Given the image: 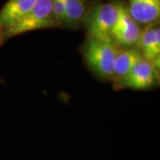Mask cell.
I'll use <instances>...</instances> for the list:
<instances>
[{"instance_id": "7", "label": "cell", "mask_w": 160, "mask_h": 160, "mask_svg": "<svg viewBox=\"0 0 160 160\" xmlns=\"http://www.w3.org/2000/svg\"><path fill=\"white\" fill-rule=\"evenodd\" d=\"M137 45L144 60L151 62L157 69L160 60V29L149 26L141 32Z\"/></svg>"}, {"instance_id": "5", "label": "cell", "mask_w": 160, "mask_h": 160, "mask_svg": "<svg viewBox=\"0 0 160 160\" xmlns=\"http://www.w3.org/2000/svg\"><path fill=\"white\" fill-rule=\"evenodd\" d=\"M157 80V69L151 62L142 59L119 84L135 90L149 89Z\"/></svg>"}, {"instance_id": "11", "label": "cell", "mask_w": 160, "mask_h": 160, "mask_svg": "<svg viewBox=\"0 0 160 160\" xmlns=\"http://www.w3.org/2000/svg\"><path fill=\"white\" fill-rule=\"evenodd\" d=\"M5 41H6V40L4 39V38H3V36H2V35L0 34V46H1V45H2V44H3V43L5 42Z\"/></svg>"}, {"instance_id": "9", "label": "cell", "mask_w": 160, "mask_h": 160, "mask_svg": "<svg viewBox=\"0 0 160 160\" xmlns=\"http://www.w3.org/2000/svg\"><path fill=\"white\" fill-rule=\"evenodd\" d=\"M142 56L137 49L126 48L123 50H118L115 58L113 65V74L112 78L119 84L123 79H125L127 75L137 64Z\"/></svg>"}, {"instance_id": "6", "label": "cell", "mask_w": 160, "mask_h": 160, "mask_svg": "<svg viewBox=\"0 0 160 160\" xmlns=\"http://www.w3.org/2000/svg\"><path fill=\"white\" fill-rule=\"evenodd\" d=\"M38 0H8L0 10V34L11 29L25 17Z\"/></svg>"}, {"instance_id": "1", "label": "cell", "mask_w": 160, "mask_h": 160, "mask_svg": "<svg viewBox=\"0 0 160 160\" xmlns=\"http://www.w3.org/2000/svg\"><path fill=\"white\" fill-rule=\"evenodd\" d=\"M118 48L113 42L91 38L86 41L83 54L86 64L101 78L111 79Z\"/></svg>"}, {"instance_id": "4", "label": "cell", "mask_w": 160, "mask_h": 160, "mask_svg": "<svg viewBox=\"0 0 160 160\" xmlns=\"http://www.w3.org/2000/svg\"><path fill=\"white\" fill-rule=\"evenodd\" d=\"M117 9L118 14L111 31V40L115 45L130 48L137 45L142 31L139 24L131 17L126 6L118 4Z\"/></svg>"}, {"instance_id": "10", "label": "cell", "mask_w": 160, "mask_h": 160, "mask_svg": "<svg viewBox=\"0 0 160 160\" xmlns=\"http://www.w3.org/2000/svg\"><path fill=\"white\" fill-rule=\"evenodd\" d=\"M65 10V24L74 26L79 23L86 15V0H62Z\"/></svg>"}, {"instance_id": "2", "label": "cell", "mask_w": 160, "mask_h": 160, "mask_svg": "<svg viewBox=\"0 0 160 160\" xmlns=\"http://www.w3.org/2000/svg\"><path fill=\"white\" fill-rule=\"evenodd\" d=\"M56 26L58 25L53 16L51 0H38L29 13L20 22L5 31L2 36L6 40L8 38L26 32Z\"/></svg>"}, {"instance_id": "8", "label": "cell", "mask_w": 160, "mask_h": 160, "mask_svg": "<svg viewBox=\"0 0 160 160\" xmlns=\"http://www.w3.org/2000/svg\"><path fill=\"white\" fill-rule=\"evenodd\" d=\"M127 10L137 23L150 24L159 17L160 0H129Z\"/></svg>"}, {"instance_id": "3", "label": "cell", "mask_w": 160, "mask_h": 160, "mask_svg": "<svg viewBox=\"0 0 160 160\" xmlns=\"http://www.w3.org/2000/svg\"><path fill=\"white\" fill-rule=\"evenodd\" d=\"M117 5L105 3L94 6L86 19V29L91 38L110 41L111 31L117 19Z\"/></svg>"}]
</instances>
